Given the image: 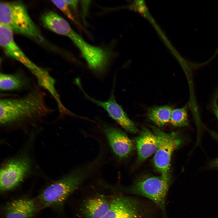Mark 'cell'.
I'll return each mask as SVG.
<instances>
[{"label":"cell","mask_w":218,"mask_h":218,"mask_svg":"<svg viewBox=\"0 0 218 218\" xmlns=\"http://www.w3.org/2000/svg\"><path fill=\"white\" fill-rule=\"evenodd\" d=\"M45 97L43 92L35 89L21 97L1 99L0 124L6 125L46 115L50 111Z\"/></svg>","instance_id":"cell-1"},{"label":"cell","mask_w":218,"mask_h":218,"mask_svg":"<svg viewBox=\"0 0 218 218\" xmlns=\"http://www.w3.org/2000/svg\"><path fill=\"white\" fill-rule=\"evenodd\" d=\"M44 25L52 31L69 38L78 48L91 69L98 73L104 72L109 59L107 51L87 43L72 28L65 19L55 12L48 15Z\"/></svg>","instance_id":"cell-2"},{"label":"cell","mask_w":218,"mask_h":218,"mask_svg":"<svg viewBox=\"0 0 218 218\" xmlns=\"http://www.w3.org/2000/svg\"><path fill=\"white\" fill-rule=\"evenodd\" d=\"M102 161L101 157L97 156L91 161L49 185L39 197L43 206H56L62 203L86 178L97 171Z\"/></svg>","instance_id":"cell-3"},{"label":"cell","mask_w":218,"mask_h":218,"mask_svg":"<svg viewBox=\"0 0 218 218\" xmlns=\"http://www.w3.org/2000/svg\"><path fill=\"white\" fill-rule=\"evenodd\" d=\"M0 24L13 32L42 42L43 38L30 17L26 7L20 1L2 2L0 3Z\"/></svg>","instance_id":"cell-4"},{"label":"cell","mask_w":218,"mask_h":218,"mask_svg":"<svg viewBox=\"0 0 218 218\" xmlns=\"http://www.w3.org/2000/svg\"><path fill=\"white\" fill-rule=\"evenodd\" d=\"M157 140V146L154 157L155 166L161 176L170 177L171 158L174 151L181 141L177 133H167L153 126H151Z\"/></svg>","instance_id":"cell-5"},{"label":"cell","mask_w":218,"mask_h":218,"mask_svg":"<svg viewBox=\"0 0 218 218\" xmlns=\"http://www.w3.org/2000/svg\"><path fill=\"white\" fill-rule=\"evenodd\" d=\"M13 33L8 28L0 25V44L5 54L23 64L38 77L39 81L45 79L48 73L33 62L25 54L15 41Z\"/></svg>","instance_id":"cell-6"},{"label":"cell","mask_w":218,"mask_h":218,"mask_svg":"<svg viewBox=\"0 0 218 218\" xmlns=\"http://www.w3.org/2000/svg\"><path fill=\"white\" fill-rule=\"evenodd\" d=\"M170 180V177L161 175L147 177L137 182L132 190L135 193L151 199L164 210Z\"/></svg>","instance_id":"cell-7"},{"label":"cell","mask_w":218,"mask_h":218,"mask_svg":"<svg viewBox=\"0 0 218 218\" xmlns=\"http://www.w3.org/2000/svg\"><path fill=\"white\" fill-rule=\"evenodd\" d=\"M30 167L28 159L16 158L8 161L1 169L0 189L4 192L17 186L23 180Z\"/></svg>","instance_id":"cell-8"},{"label":"cell","mask_w":218,"mask_h":218,"mask_svg":"<svg viewBox=\"0 0 218 218\" xmlns=\"http://www.w3.org/2000/svg\"><path fill=\"white\" fill-rule=\"evenodd\" d=\"M79 87L86 97L105 110L109 116L125 130L133 133H136L138 132V130L136 125L129 118L121 106L117 102L113 92L111 94L107 101H101L89 96L84 91L81 85Z\"/></svg>","instance_id":"cell-9"},{"label":"cell","mask_w":218,"mask_h":218,"mask_svg":"<svg viewBox=\"0 0 218 218\" xmlns=\"http://www.w3.org/2000/svg\"><path fill=\"white\" fill-rule=\"evenodd\" d=\"M103 131L115 155L120 159L127 157L133 149L132 140L120 129L107 125L102 126Z\"/></svg>","instance_id":"cell-10"},{"label":"cell","mask_w":218,"mask_h":218,"mask_svg":"<svg viewBox=\"0 0 218 218\" xmlns=\"http://www.w3.org/2000/svg\"><path fill=\"white\" fill-rule=\"evenodd\" d=\"M136 203L130 199L118 198L110 204V208L101 218H139Z\"/></svg>","instance_id":"cell-11"},{"label":"cell","mask_w":218,"mask_h":218,"mask_svg":"<svg viewBox=\"0 0 218 218\" xmlns=\"http://www.w3.org/2000/svg\"><path fill=\"white\" fill-rule=\"evenodd\" d=\"M35 208V203L31 199L23 198L15 200L6 206L5 218H31Z\"/></svg>","instance_id":"cell-12"},{"label":"cell","mask_w":218,"mask_h":218,"mask_svg":"<svg viewBox=\"0 0 218 218\" xmlns=\"http://www.w3.org/2000/svg\"><path fill=\"white\" fill-rule=\"evenodd\" d=\"M135 141L140 161L145 160L155 152L158 144L157 138L148 129L143 128Z\"/></svg>","instance_id":"cell-13"},{"label":"cell","mask_w":218,"mask_h":218,"mask_svg":"<svg viewBox=\"0 0 218 218\" xmlns=\"http://www.w3.org/2000/svg\"><path fill=\"white\" fill-rule=\"evenodd\" d=\"M30 82L28 78L21 73H0V88L2 91L22 90L29 86Z\"/></svg>","instance_id":"cell-14"},{"label":"cell","mask_w":218,"mask_h":218,"mask_svg":"<svg viewBox=\"0 0 218 218\" xmlns=\"http://www.w3.org/2000/svg\"><path fill=\"white\" fill-rule=\"evenodd\" d=\"M110 204L105 199L96 198L89 200L84 208L85 215L89 218H101L107 212Z\"/></svg>","instance_id":"cell-15"},{"label":"cell","mask_w":218,"mask_h":218,"mask_svg":"<svg viewBox=\"0 0 218 218\" xmlns=\"http://www.w3.org/2000/svg\"><path fill=\"white\" fill-rule=\"evenodd\" d=\"M172 107L164 106L154 107L150 109L148 116L149 119L159 127H162L169 121Z\"/></svg>","instance_id":"cell-16"},{"label":"cell","mask_w":218,"mask_h":218,"mask_svg":"<svg viewBox=\"0 0 218 218\" xmlns=\"http://www.w3.org/2000/svg\"><path fill=\"white\" fill-rule=\"evenodd\" d=\"M170 122L172 125L176 127L187 125L188 121L186 107L173 109L171 115Z\"/></svg>","instance_id":"cell-17"},{"label":"cell","mask_w":218,"mask_h":218,"mask_svg":"<svg viewBox=\"0 0 218 218\" xmlns=\"http://www.w3.org/2000/svg\"><path fill=\"white\" fill-rule=\"evenodd\" d=\"M51 1L71 21L76 25H79V24L70 12L69 5L65 0H52Z\"/></svg>","instance_id":"cell-18"},{"label":"cell","mask_w":218,"mask_h":218,"mask_svg":"<svg viewBox=\"0 0 218 218\" xmlns=\"http://www.w3.org/2000/svg\"><path fill=\"white\" fill-rule=\"evenodd\" d=\"M68 5L72 7L74 11L77 10V6L78 3V0H65Z\"/></svg>","instance_id":"cell-19"},{"label":"cell","mask_w":218,"mask_h":218,"mask_svg":"<svg viewBox=\"0 0 218 218\" xmlns=\"http://www.w3.org/2000/svg\"><path fill=\"white\" fill-rule=\"evenodd\" d=\"M217 97H216L213 101V109L214 113L218 120V106L217 105L216 103Z\"/></svg>","instance_id":"cell-20"},{"label":"cell","mask_w":218,"mask_h":218,"mask_svg":"<svg viewBox=\"0 0 218 218\" xmlns=\"http://www.w3.org/2000/svg\"><path fill=\"white\" fill-rule=\"evenodd\" d=\"M210 165L211 167L218 168V157L211 162Z\"/></svg>","instance_id":"cell-21"}]
</instances>
